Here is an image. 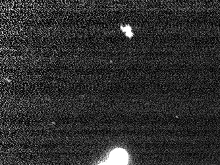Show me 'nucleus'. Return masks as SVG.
Listing matches in <instances>:
<instances>
[{
  "label": "nucleus",
  "mask_w": 220,
  "mask_h": 165,
  "mask_svg": "<svg viewBox=\"0 0 220 165\" xmlns=\"http://www.w3.org/2000/svg\"><path fill=\"white\" fill-rule=\"evenodd\" d=\"M127 154L124 150L116 149L111 153L108 161L110 165H127Z\"/></svg>",
  "instance_id": "1"
}]
</instances>
